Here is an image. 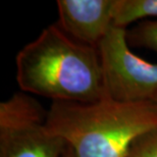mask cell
Segmentation results:
<instances>
[{"label":"cell","mask_w":157,"mask_h":157,"mask_svg":"<svg viewBox=\"0 0 157 157\" xmlns=\"http://www.w3.org/2000/svg\"><path fill=\"white\" fill-rule=\"evenodd\" d=\"M63 157H73V154H71V150L70 149H67V151H65V153H64V155H63Z\"/></svg>","instance_id":"9"},{"label":"cell","mask_w":157,"mask_h":157,"mask_svg":"<svg viewBox=\"0 0 157 157\" xmlns=\"http://www.w3.org/2000/svg\"><path fill=\"white\" fill-rule=\"evenodd\" d=\"M47 113L35 100L15 94L0 104V157H63L61 138L46 128Z\"/></svg>","instance_id":"4"},{"label":"cell","mask_w":157,"mask_h":157,"mask_svg":"<svg viewBox=\"0 0 157 157\" xmlns=\"http://www.w3.org/2000/svg\"><path fill=\"white\" fill-rule=\"evenodd\" d=\"M128 40L140 47L157 52V21H142L128 32Z\"/></svg>","instance_id":"7"},{"label":"cell","mask_w":157,"mask_h":157,"mask_svg":"<svg viewBox=\"0 0 157 157\" xmlns=\"http://www.w3.org/2000/svg\"><path fill=\"white\" fill-rule=\"evenodd\" d=\"M17 80L24 92L54 101L89 103L104 98L98 49L50 26L17 56Z\"/></svg>","instance_id":"1"},{"label":"cell","mask_w":157,"mask_h":157,"mask_svg":"<svg viewBox=\"0 0 157 157\" xmlns=\"http://www.w3.org/2000/svg\"><path fill=\"white\" fill-rule=\"evenodd\" d=\"M114 0H58L60 28L71 38L97 48L114 26Z\"/></svg>","instance_id":"5"},{"label":"cell","mask_w":157,"mask_h":157,"mask_svg":"<svg viewBox=\"0 0 157 157\" xmlns=\"http://www.w3.org/2000/svg\"><path fill=\"white\" fill-rule=\"evenodd\" d=\"M153 103H154V104H155V105L157 106V98H156V100H155V101H154V102H153Z\"/></svg>","instance_id":"10"},{"label":"cell","mask_w":157,"mask_h":157,"mask_svg":"<svg viewBox=\"0 0 157 157\" xmlns=\"http://www.w3.org/2000/svg\"><path fill=\"white\" fill-rule=\"evenodd\" d=\"M97 49L104 98L124 103L155 101L157 64L140 58L131 51L124 28L112 27Z\"/></svg>","instance_id":"3"},{"label":"cell","mask_w":157,"mask_h":157,"mask_svg":"<svg viewBox=\"0 0 157 157\" xmlns=\"http://www.w3.org/2000/svg\"><path fill=\"white\" fill-rule=\"evenodd\" d=\"M157 17V0H114L113 25L125 28L133 21Z\"/></svg>","instance_id":"6"},{"label":"cell","mask_w":157,"mask_h":157,"mask_svg":"<svg viewBox=\"0 0 157 157\" xmlns=\"http://www.w3.org/2000/svg\"><path fill=\"white\" fill-rule=\"evenodd\" d=\"M128 157H157V127L135 141Z\"/></svg>","instance_id":"8"},{"label":"cell","mask_w":157,"mask_h":157,"mask_svg":"<svg viewBox=\"0 0 157 157\" xmlns=\"http://www.w3.org/2000/svg\"><path fill=\"white\" fill-rule=\"evenodd\" d=\"M157 127L153 102L54 101L46 128L61 138L73 157H128L133 143Z\"/></svg>","instance_id":"2"}]
</instances>
